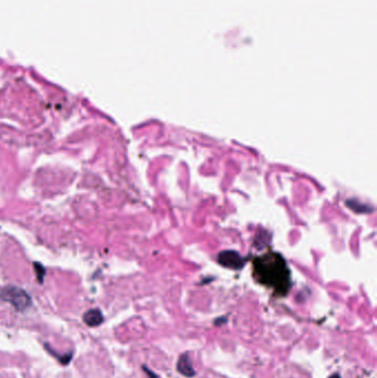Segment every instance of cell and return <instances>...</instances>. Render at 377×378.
I'll return each instance as SVG.
<instances>
[{
	"label": "cell",
	"mask_w": 377,
	"mask_h": 378,
	"mask_svg": "<svg viewBox=\"0 0 377 378\" xmlns=\"http://www.w3.org/2000/svg\"><path fill=\"white\" fill-rule=\"evenodd\" d=\"M218 262L224 267L231 269H240L244 264V261L243 259L240 258V255L234 251L222 252L218 257Z\"/></svg>",
	"instance_id": "cell-3"
},
{
	"label": "cell",
	"mask_w": 377,
	"mask_h": 378,
	"mask_svg": "<svg viewBox=\"0 0 377 378\" xmlns=\"http://www.w3.org/2000/svg\"><path fill=\"white\" fill-rule=\"evenodd\" d=\"M252 275L257 282L272 289L278 296H285L291 287V273L286 260L274 251L252 260Z\"/></svg>",
	"instance_id": "cell-1"
},
{
	"label": "cell",
	"mask_w": 377,
	"mask_h": 378,
	"mask_svg": "<svg viewBox=\"0 0 377 378\" xmlns=\"http://www.w3.org/2000/svg\"><path fill=\"white\" fill-rule=\"evenodd\" d=\"M142 368H143V371H144V373H145V374H146V375L148 376V378H158V376H157V375H156V374H155L154 372H152V371H151V369H150V368H148V367H146V366H143Z\"/></svg>",
	"instance_id": "cell-8"
},
{
	"label": "cell",
	"mask_w": 377,
	"mask_h": 378,
	"mask_svg": "<svg viewBox=\"0 0 377 378\" xmlns=\"http://www.w3.org/2000/svg\"><path fill=\"white\" fill-rule=\"evenodd\" d=\"M0 299L10 303L19 312L26 311L32 303L30 295L23 289L15 287V285H7L1 289Z\"/></svg>",
	"instance_id": "cell-2"
},
{
	"label": "cell",
	"mask_w": 377,
	"mask_h": 378,
	"mask_svg": "<svg viewBox=\"0 0 377 378\" xmlns=\"http://www.w3.org/2000/svg\"><path fill=\"white\" fill-rule=\"evenodd\" d=\"M104 316L99 309H92L83 314V322L89 327H96L102 324Z\"/></svg>",
	"instance_id": "cell-5"
},
{
	"label": "cell",
	"mask_w": 377,
	"mask_h": 378,
	"mask_svg": "<svg viewBox=\"0 0 377 378\" xmlns=\"http://www.w3.org/2000/svg\"><path fill=\"white\" fill-rule=\"evenodd\" d=\"M33 267H35V272H36V276L38 281H39L40 283H42L44 282V279L45 275V269L41 263H35L33 264Z\"/></svg>",
	"instance_id": "cell-7"
},
{
	"label": "cell",
	"mask_w": 377,
	"mask_h": 378,
	"mask_svg": "<svg viewBox=\"0 0 377 378\" xmlns=\"http://www.w3.org/2000/svg\"><path fill=\"white\" fill-rule=\"evenodd\" d=\"M44 348L52 356L56 357V358L59 360V363H60L61 365H65V366H66V365H69L71 363L72 358H73V353H72V352L67 353V354H65V355H58L56 351H52V348L49 346L48 343H44Z\"/></svg>",
	"instance_id": "cell-6"
},
{
	"label": "cell",
	"mask_w": 377,
	"mask_h": 378,
	"mask_svg": "<svg viewBox=\"0 0 377 378\" xmlns=\"http://www.w3.org/2000/svg\"><path fill=\"white\" fill-rule=\"evenodd\" d=\"M177 371L187 378H192L196 375V372H195L188 354H183L179 356L178 362H177Z\"/></svg>",
	"instance_id": "cell-4"
},
{
	"label": "cell",
	"mask_w": 377,
	"mask_h": 378,
	"mask_svg": "<svg viewBox=\"0 0 377 378\" xmlns=\"http://www.w3.org/2000/svg\"><path fill=\"white\" fill-rule=\"evenodd\" d=\"M329 378H341V377H340V375H338V374H334V375L330 376Z\"/></svg>",
	"instance_id": "cell-9"
}]
</instances>
